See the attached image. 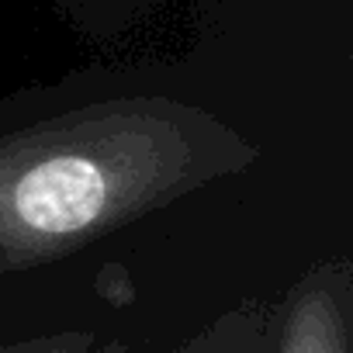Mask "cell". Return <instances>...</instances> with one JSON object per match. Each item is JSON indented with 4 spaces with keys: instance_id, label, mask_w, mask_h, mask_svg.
Wrapping results in <instances>:
<instances>
[{
    "instance_id": "6da1fadb",
    "label": "cell",
    "mask_w": 353,
    "mask_h": 353,
    "mask_svg": "<svg viewBox=\"0 0 353 353\" xmlns=\"http://www.w3.org/2000/svg\"><path fill=\"white\" fill-rule=\"evenodd\" d=\"M256 145L173 97H114L0 135V274L66 260L246 173Z\"/></svg>"
},
{
    "instance_id": "7a4b0ae2",
    "label": "cell",
    "mask_w": 353,
    "mask_h": 353,
    "mask_svg": "<svg viewBox=\"0 0 353 353\" xmlns=\"http://www.w3.org/2000/svg\"><path fill=\"white\" fill-rule=\"evenodd\" d=\"M270 353H353V267L346 256L308 267L274 308Z\"/></svg>"
},
{
    "instance_id": "277c9868",
    "label": "cell",
    "mask_w": 353,
    "mask_h": 353,
    "mask_svg": "<svg viewBox=\"0 0 353 353\" xmlns=\"http://www.w3.org/2000/svg\"><path fill=\"white\" fill-rule=\"evenodd\" d=\"M0 353H118V350L101 346L97 332L90 329H63V332H42L32 339L0 343Z\"/></svg>"
},
{
    "instance_id": "3957f363",
    "label": "cell",
    "mask_w": 353,
    "mask_h": 353,
    "mask_svg": "<svg viewBox=\"0 0 353 353\" xmlns=\"http://www.w3.org/2000/svg\"><path fill=\"white\" fill-rule=\"evenodd\" d=\"M270 339L274 308L263 301H239L170 353H270Z\"/></svg>"
}]
</instances>
